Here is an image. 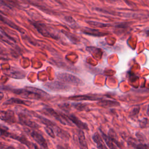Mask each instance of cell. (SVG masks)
<instances>
[{
    "instance_id": "cell-1",
    "label": "cell",
    "mask_w": 149,
    "mask_h": 149,
    "mask_svg": "<svg viewBox=\"0 0 149 149\" xmlns=\"http://www.w3.org/2000/svg\"><path fill=\"white\" fill-rule=\"evenodd\" d=\"M31 24L36 29V30L43 36L52 38L55 40L58 39L57 31L52 27L46 25L44 23L38 22H30Z\"/></svg>"
},
{
    "instance_id": "cell-2",
    "label": "cell",
    "mask_w": 149,
    "mask_h": 149,
    "mask_svg": "<svg viewBox=\"0 0 149 149\" xmlns=\"http://www.w3.org/2000/svg\"><path fill=\"white\" fill-rule=\"evenodd\" d=\"M44 87L46 90L53 92L68 91L71 89L69 85L61 81L47 82L44 84Z\"/></svg>"
},
{
    "instance_id": "cell-3",
    "label": "cell",
    "mask_w": 149,
    "mask_h": 149,
    "mask_svg": "<svg viewBox=\"0 0 149 149\" xmlns=\"http://www.w3.org/2000/svg\"><path fill=\"white\" fill-rule=\"evenodd\" d=\"M56 78L62 82L73 86H80L82 84V81L79 78L68 73L59 72L56 74Z\"/></svg>"
},
{
    "instance_id": "cell-4",
    "label": "cell",
    "mask_w": 149,
    "mask_h": 149,
    "mask_svg": "<svg viewBox=\"0 0 149 149\" xmlns=\"http://www.w3.org/2000/svg\"><path fill=\"white\" fill-rule=\"evenodd\" d=\"M26 132L32 137V139L38 143L42 149H48V144L46 140L42 136V135L38 132L33 130H30L29 129H26Z\"/></svg>"
},
{
    "instance_id": "cell-5",
    "label": "cell",
    "mask_w": 149,
    "mask_h": 149,
    "mask_svg": "<svg viewBox=\"0 0 149 149\" xmlns=\"http://www.w3.org/2000/svg\"><path fill=\"white\" fill-rule=\"evenodd\" d=\"M27 115L28 114L26 112V110L25 111L24 113L21 112L18 113L19 121L20 124L32 129H38L40 127V126L35 122L29 119L27 117Z\"/></svg>"
},
{
    "instance_id": "cell-6",
    "label": "cell",
    "mask_w": 149,
    "mask_h": 149,
    "mask_svg": "<svg viewBox=\"0 0 149 149\" xmlns=\"http://www.w3.org/2000/svg\"><path fill=\"white\" fill-rule=\"evenodd\" d=\"M11 91L15 93V94L20 95L22 97L24 98L31 99H31H36V100L41 99V98L38 95L26 89L25 88H19V89H11Z\"/></svg>"
},
{
    "instance_id": "cell-7",
    "label": "cell",
    "mask_w": 149,
    "mask_h": 149,
    "mask_svg": "<svg viewBox=\"0 0 149 149\" xmlns=\"http://www.w3.org/2000/svg\"><path fill=\"white\" fill-rule=\"evenodd\" d=\"M0 119L9 124L16 122L15 113L14 111L11 109L0 111Z\"/></svg>"
},
{
    "instance_id": "cell-8",
    "label": "cell",
    "mask_w": 149,
    "mask_h": 149,
    "mask_svg": "<svg viewBox=\"0 0 149 149\" xmlns=\"http://www.w3.org/2000/svg\"><path fill=\"white\" fill-rule=\"evenodd\" d=\"M70 100L79 101H95L100 100L102 98L95 95H79L71 96L68 98Z\"/></svg>"
},
{
    "instance_id": "cell-9",
    "label": "cell",
    "mask_w": 149,
    "mask_h": 149,
    "mask_svg": "<svg viewBox=\"0 0 149 149\" xmlns=\"http://www.w3.org/2000/svg\"><path fill=\"white\" fill-rule=\"evenodd\" d=\"M67 116L69 119L72 122V123L75 125L79 129L81 130H88L87 124L80 120L77 116H76L73 114L67 115Z\"/></svg>"
},
{
    "instance_id": "cell-10",
    "label": "cell",
    "mask_w": 149,
    "mask_h": 149,
    "mask_svg": "<svg viewBox=\"0 0 149 149\" xmlns=\"http://www.w3.org/2000/svg\"><path fill=\"white\" fill-rule=\"evenodd\" d=\"M81 31L84 34L90 35V36H95V37H101V36H104L108 34L107 33L101 31L98 29L88 28V27H86V28L83 29V30H81Z\"/></svg>"
},
{
    "instance_id": "cell-11",
    "label": "cell",
    "mask_w": 149,
    "mask_h": 149,
    "mask_svg": "<svg viewBox=\"0 0 149 149\" xmlns=\"http://www.w3.org/2000/svg\"><path fill=\"white\" fill-rule=\"evenodd\" d=\"M15 104L24 105H30L32 104V102L30 100H23L17 98H11L3 103V105H12Z\"/></svg>"
},
{
    "instance_id": "cell-12",
    "label": "cell",
    "mask_w": 149,
    "mask_h": 149,
    "mask_svg": "<svg viewBox=\"0 0 149 149\" xmlns=\"http://www.w3.org/2000/svg\"><path fill=\"white\" fill-rule=\"evenodd\" d=\"M92 139L94 143L96 144L98 149H108L102 140L101 136L98 132H95L93 135Z\"/></svg>"
},
{
    "instance_id": "cell-13",
    "label": "cell",
    "mask_w": 149,
    "mask_h": 149,
    "mask_svg": "<svg viewBox=\"0 0 149 149\" xmlns=\"http://www.w3.org/2000/svg\"><path fill=\"white\" fill-rule=\"evenodd\" d=\"M0 21L3 22V23H5V24H7L8 26L10 27L12 29H14L15 30H16L17 31H18L19 33H24V30L20 27H19L17 25L15 24L13 22H12L11 20H10L9 19H8V18L5 17V16H3V15H0Z\"/></svg>"
},
{
    "instance_id": "cell-14",
    "label": "cell",
    "mask_w": 149,
    "mask_h": 149,
    "mask_svg": "<svg viewBox=\"0 0 149 149\" xmlns=\"http://www.w3.org/2000/svg\"><path fill=\"white\" fill-rule=\"evenodd\" d=\"M78 141L79 144L80 149H88V146L87 143V141L86 139L85 134L83 131L80 129L77 133Z\"/></svg>"
},
{
    "instance_id": "cell-15",
    "label": "cell",
    "mask_w": 149,
    "mask_h": 149,
    "mask_svg": "<svg viewBox=\"0 0 149 149\" xmlns=\"http://www.w3.org/2000/svg\"><path fill=\"white\" fill-rule=\"evenodd\" d=\"M97 104L99 106L105 107V108H109V107H114L119 106L120 104L115 101L109 100H100L97 102Z\"/></svg>"
},
{
    "instance_id": "cell-16",
    "label": "cell",
    "mask_w": 149,
    "mask_h": 149,
    "mask_svg": "<svg viewBox=\"0 0 149 149\" xmlns=\"http://www.w3.org/2000/svg\"><path fill=\"white\" fill-rule=\"evenodd\" d=\"M26 89L34 93V94L38 95L40 98L41 99V98H48L49 97V94L46 93L45 91L41 90V89H39L38 88H36V87H25Z\"/></svg>"
},
{
    "instance_id": "cell-17",
    "label": "cell",
    "mask_w": 149,
    "mask_h": 149,
    "mask_svg": "<svg viewBox=\"0 0 149 149\" xmlns=\"http://www.w3.org/2000/svg\"><path fill=\"white\" fill-rule=\"evenodd\" d=\"M100 131L101 133V136L102 137V139L105 141L106 144L109 147V149H118L116 148V146H115V143L113 142L112 139L110 137V136L108 135H107L105 134L104 132H102L101 129H100Z\"/></svg>"
},
{
    "instance_id": "cell-18",
    "label": "cell",
    "mask_w": 149,
    "mask_h": 149,
    "mask_svg": "<svg viewBox=\"0 0 149 149\" xmlns=\"http://www.w3.org/2000/svg\"><path fill=\"white\" fill-rule=\"evenodd\" d=\"M9 138H11L12 139H14V140H17V141H20V143L26 145L27 147H28L29 148L31 147L30 142L23 136H19L17 134L10 133V136H9Z\"/></svg>"
},
{
    "instance_id": "cell-19",
    "label": "cell",
    "mask_w": 149,
    "mask_h": 149,
    "mask_svg": "<svg viewBox=\"0 0 149 149\" xmlns=\"http://www.w3.org/2000/svg\"><path fill=\"white\" fill-rule=\"evenodd\" d=\"M55 133L56 134L57 136H58L59 137L62 139H68L69 137V134L68 133V132L65 131L64 130L61 129L59 127L57 126L56 125L52 127Z\"/></svg>"
},
{
    "instance_id": "cell-20",
    "label": "cell",
    "mask_w": 149,
    "mask_h": 149,
    "mask_svg": "<svg viewBox=\"0 0 149 149\" xmlns=\"http://www.w3.org/2000/svg\"><path fill=\"white\" fill-rule=\"evenodd\" d=\"M86 22L94 27H98V28H104V27H109L111 26V24H108V23H101L99 22H97V21H94V20H87Z\"/></svg>"
},
{
    "instance_id": "cell-21",
    "label": "cell",
    "mask_w": 149,
    "mask_h": 149,
    "mask_svg": "<svg viewBox=\"0 0 149 149\" xmlns=\"http://www.w3.org/2000/svg\"><path fill=\"white\" fill-rule=\"evenodd\" d=\"M36 117L38 119V120L44 125H45V126H51V127H54V126L56 125V124L52 122L51 120L44 118V116H41V115H36Z\"/></svg>"
},
{
    "instance_id": "cell-22",
    "label": "cell",
    "mask_w": 149,
    "mask_h": 149,
    "mask_svg": "<svg viewBox=\"0 0 149 149\" xmlns=\"http://www.w3.org/2000/svg\"><path fill=\"white\" fill-rule=\"evenodd\" d=\"M72 106L76 110L80 111H89V108L86 104L83 103H72Z\"/></svg>"
},
{
    "instance_id": "cell-23",
    "label": "cell",
    "mask_w": 149,
    "mask_h": 149,
    "mask_svg": "<svg viewBox=\"0 0 149 149\" xmlns=\"http://www.w3.org/2000/svg\"><path fill=\"white\" fill-rule=\"evenodd\" d=\"M44 130L45 131V132L52 138H55V132L53 129V128L51 126H45L44 127Z\"/></svg>"
},
{
    "instance_id": "cell-24",
    "label": "cell",
    "mask_w": 149,
    "mask_h": 149,
    "mask_svg": "<svg viewBox=\"0 0 149 149\" xmlns=\"http://www.w3.org/2000/svg\"><path fill=\"white\" fill-rule=\"evenodd\" d=\"M10 134V133L7 130L0 127V137H9Z\"/></svg>"
},
{
    "instance_id": "cell-25",
    "label": "cell",
    "mask_w": 149,
    "mask_h": 149,
    "mask_svg": "<svg viewBox=\"0 0 149 149\" xmlns=\"http://www.w3.org/2000/svg\"><path fill=\"white\" fill-rule=\"evenodd\" d=\"M136 149H149V145L146 144H139L136 146Z\"/></svg>"
},
{
    "instance_id": "cell-26",
    "label": "cell",
    "mask_w": 149,
    "mask_h": 149,
    "mask_svg": "<svg viewBox=\"0 0 149 149\" xmlns=\"http://www.w3.org/2000/svg\"><path fill=\"white\" fill-rule=\"evenodd\" d=\"M64 19L65 20H66V22L69 23V24H75L74 20L71 16H66L64 17Z\"/></svg>"
},
{
    "instance_id": "cell-27",
    "label": "cell",
    "mask_w": 149,
    "mask_h": 149,
    "mask_svg": "<svg viewBox=\"0 0 149 149\" xmlns=\"http://www.w3.org/2000/svg\"><path fill=\"white\" fill-rule=\"evenodd\" d=\"M139 109H140V108H139V106L136 107L134 109H133L132 111L130 112V115H137L139 112Z\"/></svg>"
},
{
    "instance_id": "cell-28",
    "label": "cell",
    "mask_w": 149,
    "mask_h": 149,
    "mask_svg": "<svg viewBox=\"0 0 149 149\" xmlns=\"http://www.w3.org/2000/svg\"><path fill=\"white\" fill-rule=\"evenodd\" d=\"M8 146H6L5 144L0 141V149H6Z\"/></svg>"
},
{
    "instance_id": "cell-29",
    "label": "cell",
    "mask_w": 149,
    "mask_h": 149,
    "mask_svg": "<svg viewBox=\"0 0 149 149\" xmlns=\"http://www.w3.org/2000/svg\"><path fill=\"white\" fill-rule=\"evenodd\" d=\"M3 97H4V94L2 91H0V101L2 100Z\"/></svg>"
},
{
    "instance_id": "cell-30",
    "label": "cell",
    "mask_w": 149,
    "mask_h": 149,
    "mask_svg": "<svg viewBox=\"0 0 149 149\" xmlns=\"http://www.w3.org/2000/svg\"><path fill=\"white\" fill-rule=\"evenodd\" d=\"M56 149H65V148H64L63 147H62L61 146H57Z\"/></svg>"
},
{
    "instance_id": "cell-31",
    "label": "cell",
    "mask_w": 149,
    "mask_h": 149,
    "mask_svg": "<svg viewBox=\"0 0 149 149\" xmlns=\"http://www.w3.org/2000/svg\"><path fill=\"white\" fill-rule=\"evenodd\" d=\"M6 149H15V148L12 146H8V147H7Z\"/></svg>"
},
{
    "instance_id": "cell-32",
    "label": "cell",
    "mask_w": 149,
    "mask_h": 149,
    "mask_svg": "<svg viewBox=\"0 0 149 149\" xmlns=\"http://www.w3.org/2000/svg\"><path fill=\"white\" fill-rule=\"evenodd\" d=\"M147 115H148V116H149V104H148V107H147Z\"/></svg>"
},
{
    "instance_id": "cell-33",
    "label": "cell",
    "mask_w": 149,
    "mask_h": 149,
    "mask_svg": "<svg viewBox=\"0 0 149 149\" xmlns=\"http://www.w3.org/2000/svg\"><path fill=\"white\" fill-rule=\"evenodd\" d=\"M34 149H39V148L37 147L36 144H34Z\"/></svg>"
},
{
    "instance_id": "cell-34",
    "label": "cell",
    "mask_w": 149,
    "mask_h": 149,
    "mask_svg": "<svg viewBox=\"0 0 149 149\" xmlns=\"http://www.w3.org/2000/svg\"><path fill=\"white\" fill-rule=\"evenodd\" d=\"M147 35L149 36V30H148V31H147Z\"/></svg>"
}]
</instances>
